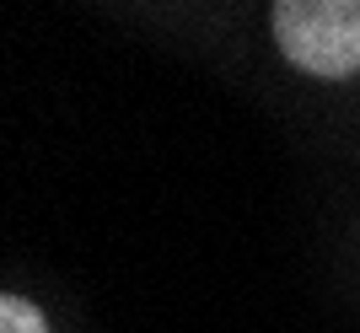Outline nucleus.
<instances>
[{"mask_svg":"<svg viewBox=\"0 0 360 333\" xmlns=\"http://www.w3.org/2000/svg\"><path fill=\"white\" fill-rule=\"evenodd\" d=\"M274 38L290 65L345 81L360 70V0H274Z\"/></svg>","mask_w":360,"mask_h":333,"instance_id":"obj_1","label":"nucleus"},{"mask_svg":"<svg viewBox=\"0 0 360 333\" xmlns=\"http://www.w3.org/2000/svg\"><path fill=\"white\" fill-rule=\"evenodd\" d=\"M0 333H49V328H44V312L32 301L6 296V301H0Z\"/></svg>","mask_w":360,"mask_h":333,"instance_id":"obj_2","label":"nucleus"}]
</instances>
